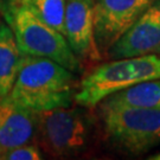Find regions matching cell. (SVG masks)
I'll list each match as a JSON object with an SVG mask.
<instances>
[{
  "mask_svg": "<svg viewBox=\"0 0 160 160\" xmlns=\"http://www.w3.org/2000/svg\"><path fill=\"white\" fill-rule=\"evenodd\" d=\"M76 94L72 71L50 58L22 53L10 97L32 112L69 107Z\"/></svg>",
  "mask_w": 160,
  "mask_h": 160,
  "instance_id": "cell-1",
  "label": "cell"
},
{
  "mask_svg": "<svg viewBox=\"0 0 160 160\" xmlns=\"http://www.w3.org/2000/svg\"><path fill=\"white\" fill-rule=\"evenodd\" d=\"M0 13L22 53L50 58L72 72L82 71L81 62L65 37L38 17L29 0H0Z\"/></svg>",
  "mask_w": 160,
  "mask_h": 160,
  "instance_id": "cell-2",
  "label": "cell"
},
{
  "mask_svg": "<svg viewBox=\"0 0 160 160\" xmlns=\"http://www.w3.org/2000/svg\"><path fill=\"white\" fill-rule=\"evenodd\" d=\"M157 78H160V55L110 59L81 81L74 101L83 108H94L115 92Z\"/></svg>",
  "mask_w": 160,
  "mask_h": 160,
  "instance_id": "cell-3",
  "label": "cell"
},
{
  "mask_svg": "<svg viewBox=\"0 0 160 160\" xmlns=\"http://www.w3.org/2000/svg\"><path fill=\"white\" fill-rule=\"evenodd\" d=\"M100 114L108 139L121 151L139 155L160 145V109L104 98Z\"/></svg>",
  "mask_w": 160,
  "mask_h": 160,
  "instance_id": "cell-4",
  "label": "cell"
},
{
  "mask_svg": "<svg viewBox=\"0 0 160 160\" xmlns=\"http://www.w3.org/2000/svg\"><path fill=\"white\" fill-rule=\"evenodd\" d=\"M36 139L40 149L53 158L76 157L90 146L92 121L82 106L38 112Z\"/></svg>",
  "mask_w": 160,
  "mask_h": 160,
  "instance_id": "cell-5",
  "label": "cell"
},
{
  "mask_svg": "<svg viewBox=\"0 0 160 160\" xmlns=\"http://www.w3.org/2000/svg\"><path fill=\"white\" fill-rule=\"evenodd\" d=\"M155 0H94V37L101 57Z\"/></svg>",
  "mask_w": 160,
  "mask_h": 160,
  "instance_id": "cell-6",
  "label": "cell"
},
{
  "mask_svg": "<svg viewBox=\"0 0 160 160\" xmlns=\"http://www.w3.org/2000/svg\"><path fill=\"white\" fill-rule=\"evenodd\" d=\"M160 55V0H155L109 48V59Z\"/></svg>",
  "mask_w": 160,
  "mask_h": 160,
  "instance_id": "cell-7",
  "label": "cell"
},
{
  "mask_svg": "<svg viewBox=\"0 0 160 160\" xmlns=\"http://www.w3.org/2000/svg\"><path fill=\"white\" fill-rule=\"evenodd\" d=\"M64 37L78 61H100L94 37V0H67Z\"/></svg>",
  "mask_w": 160,
  "mask_h": 160,
  "instance_id": "cell-8",
  "label": "cell"
},
{
  "mask_svg": "<svg viewBox=\"0 0 160 160\" xmlns=\"http://www.w3.org/2000/svg\"><path fill=\"white\" fill-rule=\"evenodd\" d=\"M37 113L13 101L10 95L0 97V154L6 149L33 142Z\"/></svg>",
  "mask_w": 160,
  "mask_h": 160,
  "instance_id": "cell-9",
  "label": "cell"
},
{
  "mask_svg": "<svg viewBox=\"0 0 160 160\" xmlns=\"http://www.w3.org/2000/svg\"><path fill=\"white\" fill-rule=\"evenodd\" d=\"M22 52L7 24L0 23V97L10 95L20 65Z\"/></svg>",
  "mask_w": 160,
  "mask_h": 160,
  "instance_id": "cell-10",
  "label": "cell"
},
{
  "mask_svg": "<svg viewBox=\"0 0 160 160\" xmlns=\"http://www.w3.org/2000/svg\"><path fill=\"white\" fill-rule=\"evenodd\" d=\"M107 100L129 106L160 109V78L146 81L107 97Z\"/></svg>",
  "mask_w": 160,
  "mask_h": 160,
  "instance_id": "cell-11",
  "label": "cell"
},
{
  "mask_svg": "<svg viewBox=\"0 0 160 160\" xmlns=\"http://www.w3.org/2000/svg\"><path fill=\"white\" fill-rule=\"evenodd\" d=\"M38 17L64 36V14L67 0H29Z\"/></svg>",
  "mask_w": 160,
  "mask_h": 160,
  "instance_id": "cell-12",
  "label": "cell"
},
{
  "mask_svg": "<svg viewBox=\"0 0 160 160\" xmlns=\"http://www.w3.org/2000/svg\"><path fill=\"white\" fill-rule=\"evenodd\" d=\"M0 159L4 160H40L43 159V152L34 142L24 143L1 152Z\"/></svg>",
  "mask_w": 160,
  "mask_h": 160,
  "instance_id": "cell-13",
  "label": "cell"
},
{
  "mask_svg": "<svg viewBox=\"0 0 160 160\" xmlns=\"http://www.w3.org/2000/svg\"><path fill=\"white\" fill-rule=\"evenodd\" d=\"M148 159L149 160H160V151H159V152H157L155 154L151 155Z\"/></svg>",
  "mask_w": 160,
  "mask_h": 160,
  "instance_id": "cell-14",
  "label": "cell"
}]
</instances>
